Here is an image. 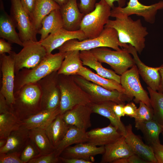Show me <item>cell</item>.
Masks as SVG:
<instances>
[{"label":"cell","mask_w":163,"mask_h":163,"mask_svg":"<svg viewBox=\"0 0 163 163\" xmlns=\"http://www.w3.org/2000/svg\"><path fill=\"white\" fill-rule=\"evenodd\" d=\"M36 0H20L21 4L30 17L33 11Z\"/></svg>","instance_id":"obj_45"},{"label":"cell","mask_w":163,"mask_h":163,"mask_svg":"<svg viewBox=\"0 0 163 163\" xmlns=\"http://www.w3.org/2000/svg\"><path fill=\"white\" fill-rule=\"evenodd\" d=\"M60 162L64 163H92L93 161L77 158H66L59 156Z\"/></svg>","instance_id":"obj_48"},{"label":"cell","mask_w":163,"mask_h":163,"mask_svg":"<svg viewBox=\"0 0 163 163\" xmlns=\"http://www.w3.org/2000/svg\"><path fill=\"white\" fill-rule=\"evenodd\" d=\"M87 39L84 33L80 29L72 31L62 28L50 34L43 40L39 41L45 48L47 53L50 54L53 50L57 49L69 40L76 39L82 41Z\"/></svg>","instance_id":"obj_15"},{"label":"cell","mask_w":163,"mask_h":163,"mask_svg":"<svg viewBox=\"0 0 163 163\" xmlns=\"http://www.w3.org/2000/svg\"><path fill=\"white\" fill-rule=\"evenodd\" d=\"M12 112L23 121L42 110V92L37 82L26 84L14 93Z\"/></svg>","instance_id":"obj_2"},{"label":"cell","mask_w":163,"mask_h":163,"mask_svg":"<svg viewBox=\"0 0 163 163\" xmlns=\"http://www.w3.org/2000/svg\"><path fill=\"white\" fill-rule=\"evenodd\" d=\"M9 113H12L11 105L7 103L5 97L0 93V114Z\"/></svg>","instance_id":"obj_46"},{"label":"cell","mask_w":163,"mask_h":163,"mask_svg":"<svg viewBox=\"0 0 163 163\" xmlns=\"http://www.w3.org/2000/svg\"><path fill=\"white\" fill-rule=\"evenodd\" d=\"M77 0H67L60 6V12L63 23V28L69 31L80 29V25L85 15L81 12Z\"/></svg>","instance_id":"obj_18"},{"label":"cell","mask_w":163,"mask_h":163,"mask_svg":"<svg viewBox=\"0 0 163 163\" xmlns=\"http://www.w3.org/2000/svg\"><path fill=\"white\" fill-rule=\"evenodd\" d=\"M23 48L18 53L12 51L14 60L15 74L23 68L31 69L38 65L47 54L39 41L23 43Z\"/></svg>","instance_id":"obj_9"},{"label":"cell","mask_w":163,"mask_h":163,"mask_svg":"<svg viewBox=\"0 0 163 163\" xmlns=\"http://www.w3.org/2000/svg\"><path fill=\"white\" fill-rule=\"evenodd\" d=\"M150 95L152 107L154 113V119L163 126V93L147 87Z\"/></svg>","instance_id":"obj_37"},{"label":"cell","mask_w":163,"mask_h":163,"mask_svg":"<svg viewBox=\"0 0 163 163\" xmlns=\"http://www.w3.org/2000/svg\"><path fill=\"white\" fill-rule=\"evenodd\" d=\"M159 72L161 79L158 92L163 93V64L159 66Z\"/></svg>","instance_id":"obj_52"},{"label":"cell","mask_w":163,"mask_h":163,"mask_svg":"<svg viewBox=\"0 0 163 163\" xmlns=\"http://www.w3.org/2000/svg\"><path fill=\"white\" fill-rule=\"evenodd\" d=\"M126 127L125 141L133 153L150 163H158L152 146L145 144L133 133L131 124Z\"/></svg>","instance_id":"obj_19"},{"label":"cell","mask_w":163,"mask_h":163,"mask_svg":"<svg viewBox=\"0 0 163 163\" xmlns=\"http://www.w3.org/2000/svg\"><path fill=\"white\" fill-rule=\"evenodd\" d=\"M11 43L6 42L4 39H0V54L7 53L10 54L11 52Z\"/></svg>","instance_id":"obj_47"},{"label":"cell","mask_w":163,"mask_h":163,"mask_svg":"<svg viewBox=\"0 0 163 163\" xmlns=\"http://www.w3.org/2000/svg\"><path fill=\"white\" fill-rule=\"evenodd\" d=\"M29 138L36 147L39 153V156L49 154L55 150L44 129L35 128L30 129Z\"/></svg>","instance_id":"obj_35"},{"label":"cell","mask_w":163,"mask_h":163,"mask_svg":"<svg viewBox=\"0 0 163 163\" xmlns=\"http://www.w3.org/2000/svg\"><path fill=\"white\" fill-rule=\"evenodd\" d=\"M92 110L88 105H76L62 114L63 118L69 125L75 126L86 131L91 126V115Z\"/></svg>","instance_id":"obj_16"},{"label":"cell","mask_w":163,"mask_h":163,"mask_svg":"<svg viewBox=\"0 0 163 163\" xmlns=\"http://www.w3.org/2000/svg\"><path fill=\"white\" fill-rule=\"evenodd\" d=\"M126 159L127 163H150L135 154L127 158Z\"/></svg>","instance_id":"obj_50"},{"label":"cell","mask_w":163,"mask_h":163,"mask_svg":"<svg viewBox=\"0 0 163 163\" xmlns=\"http://www.w3.org/2000/svg\"><path fill=\"white\" fill-rule=\"evenodd\" d=\"M60 6L63 4L67 0H54Z\"/></svg>","instance_id":"obj_54"},{"label":"cell","mask_w":163,"mask_h":163,"mask_svg":"<svg viewBox=\"0 0 163 163\" xmlns=\"http://www.w3.org/2000/svg\"><path fill=\"white\" fill-rule=\"evenodd\" d=\"M80 57L83 66L93 69L103 77L114 80L120 84V76L114 71L104 68L90 50L81 51Z\"/></svg>","instance_id":"obj_26"},{"label":"cell","mask_w":163,"mask_h":163,"mask_svg":"<svg viewBox=\"0 0 163 163\" xmlns=\"http://www.w3.org/2000/svg\"><path fill=\"white\" fill-rule=\"evenodd\" d=\"M21 153L0 154V163H23L20 158Z\"/></svg>","instance_id":"obj_41"},{"label":"cell","mask_w":163,"mask_h":163,"mask_svg":"<svg viewBox=\"0 0 163 163\" xmlns=\"http://www.w3.org/2000/svg\"><path fill=\"white\" fill-rule=\"evenodd\" d=\"M10 16L18 31L23 43L30 41H37L35 29L30 17L23 7L20 0H11Z\"/></svg>","instance_id":"obj_11"},{"label":"cell","mask_w":163,"mask_h":163,"mask_svg":"<svg viewBox=\"0 0 163 163\" xmlns=\"http://www.w3.org/2000/svg\"><path fill=\"white\" fill-rule=\"evenodd\" d=\"M58 71L54 72L37 82L42 92V110L59 107L61 92L58 84Z\"/></svg>","instance_id":"obj_12"},{"label":"cell","mask_w":163,"mask_h":163,"mask_svg":"<svg viewBox=\"0 0 163 163\" xmlns=\"http://www.w3.org/2000/svg\"><path fill=\"white\" fill-rule=\"evenodd\" d=\"M59 157L55 151L47 155L37 157L30 160L28 163H57L60 162Z\"/></svg>","instance_id":"obj_40"},{"label":"cell","mask_w":163,"mask_h":163,"mask_svg":"<svg viewBox=\"0 0 163 163\" xmlns=\"http://www.w3.org/2000/svg\"><path fill=\"white\" fill-rule=\"evenodd\" d=\"M29 132L23 125L12 132L7 139L5 145L0 148V154L21 152L29 139Z\"/></svg>","instance_id":"obj_24"},{"label":"cell","mask_w":163,"mask_h":163,"mask_svg":"<svg viewBox=\"0 0 163 163\" xmlns=\"http://www.w3.org/2000/svg\"><path fill=\"white\" fill-rule=\"evenodd\" d=\"M120 84L125 90L126 94L132 99L134 97V101L136 103L142 101L152 107L148 93L140 83L139 74L135 64L120 75Z\"/></svg>","instance_id":"obj_13"},{"label":"cell","mask_w":163,"mask_h":163,"mask_svg":"<svg viewBox=\"0 0 163 163\" xmlns=\"http://www.w3.org/2000/svg\"><path fill=\"white\" fill-rule=\"evenodd\" d=\"M111 8L114 7V2H117L118 3V6L123 7L125 5L126 0H104Z\"/></svg>","instance_id":"obj_51"},{"label":"cell","mask_w":163,"mask_h":163,"mask_svg":"<svg viewBox=\"0 0 163 163\" xmlns=\"http://www.w3.org/2000/svg\"><path fill=\"white\" fill-rule=\"evenodd\" d=\"M7 139H0V148L4 146L6 144Z\"/></svg>","instance_id":"obj_53"},{"label":"cell","mask_w":163,"mask_h":163,"mask_svg":"<svg viewBox=\"0 0 163 163\" xmlns=\"http://www.w3.org/2000/svg\"><path fill=\"white\" fill-rule=\"evenodd\" d=\"M69 126L64 121L62 114H59L45 129L51 143L55 148L65 136Z\"/></svg>","instance_id":"obj_33"},{"label":"cell","mask_w":163,"mask_h":163,"mask_svg":"<svg viewBox=\"0 0 163 163\" xmlns=\"http://www.w3.org/2000/svg\"><path fill=\"white\" fill-rule=\"evenodd\" d=\"M128 44L121 43L119 41L117 31L111 27H104L96 37L87 39L82 41L76 39L69 40L57 49L59 52H66L73 50H90L100 47L111 48L114 50H120L122 48H126Z\"/></svg>","instance_id":"obj_4"},{"label":"cell","mask_w":163,"mask_h":163,"mask_svg":"<svg viewBox=\"0 0 163 163\" xmlns=\"http://www.w3.org/2000/svg\"><path fill=\"white\" fill-rule=\"evenodd\" d=\"M22 125L23 121L14 113L0 114V139H7L12 132Z\"/></svg>","instance_id":"obj_36"},{"label":"cell","mask_w":163,"mask_h":163,"mask_svg":"<svg viewBox=\"0 0 163 163\" xmlns=\"http://www.w3.org/2000/svg\"><path fill=\"white\" fill-rule=\"evenodd\" d=\"M60 113L59 107L42 110L23 121V125L29 130L35 128L45 129Z\"/></svg>","instance_id":"obj_27"},{"label":"cell","mask_w":163,"mask_h":163,"mask_svg":"<svg viewBox=\"0 0 163 163\" xmlns=\"http://www.w3.org/2000/svg\"><path fill=\"white\" fill-rule=\"evenodd\" d=\"M162 135H163V131L162 132Z\"/></svg>","instance_id":"obj_55"},{"label":"cell","mask_w":163,"mask_h":163,"mask_svg":"<svg viewBox=\"0 0 163 163\" xmlns=\"http://www.w3.org/2000/svg\"><path fill=\"white\" fill-rule=\"evenodd\" d=\"M41 27L38 32L42 41L50 34L63 28V23L59 9L54 10L46 16L42 20Z\"/></svg>","instance_id":"obj_29"},{"label":"cell","mask_w":163,"mask_h":163,"mask_svg":"<svg viewBox=\"0 0 163 163\" xmlns=\"http://www.w3.org/2000/svg\"><path fill=\"white\" fill-rule=\"evenodd\" d=\"M76 83L89 95L91 103H97L111 101L117 104H125L132 99L117 90H109L89 81L78 75H73Z\"/></svg>","instance_id":"obj_7"},{"label":"cell","mask_w":163,"mask_h":163,"mask_svg":"<svg viewBox=\"0 0 163 163\" xmlns=\"http://www.w3.org/2000/svg\"><path fill=\"white\" fill-rule=\"evenodd\" d=\"M77 75L108 90H117L126 94L125 90L120 83L114 80L103 77L83 66Z\"/></svg>","instance_id":"obj_31"},{"label":"cell","mask_w":163,"mask_h":163,"mask_svg":"<svg viewBox=\"0 0 163 163\" xmlns=\"http://www.w3.org/2000/svg\"><path fill=\"white\" fill-rule=\"evenodd\" d=\"M58 84L61 92L60 114L76 105L91 103L89 95L75 82L73 75L58 74Z\"/></svg>","instance_id":"obj_5"},{"label":"cell","mask_w":163,"mask_h":163,"mask_svg":"<svg viewBox=\"0 0 163 163\" xmlns=\"http://www.w3.org/2000/svg\"><path fill=\"white\" fill-rule=\"evenodd\" d=\"M12 51L8 55H6L5 53L0 55L1 69L2 74L0 93L5 97L7 103L10 105L14 104L15 101L14 60Z\"/></svg>","instance_id":"obj_14"},{"label":"cell","mask_w":163,"mask_h":163,"mask_svg":"<svg viewBox=\"0 0 163 163\" xmlns=\"http://www.w3.org/2000/svg\"><path fill=\"white\" fill-rule=\"evenodd\" d=\"M80 51L75 50L66 52L65 58L58 71V74L77 75L83 66L80 57Z\"/></svg>","instance_id":"obj_34"},{"label":"cell","mask_w":163,"mask_h":163,"mask_svg":"<svg viewBox=\"0 0 163 163\" xmlns=\"http://www.w3.org/2000/svg\"><path fill=\"white\" fill-rule=\"evenodd\" d=\"M135 126L140 130L149 145L160 143V133L163 131V126L154 119L145 121H135Z\"/></svg>","instance_id":"obj_32"},{"label":"cell","mask_w":163,"mask_h":163,"mask_svg":"<svg viewBox=\"0 0 163 163\" xmlns=\"http://www.w3.org/2000/svg\"><path fill=\"white\" fill-rule=\"evenodd\" d=\"M137 108L133 102H129L124 105L123 109L125 115L134 118L136 115Z\"/></svg>","instance_id":"obj_44"},{"label":"cell","mask_w":163,"mask_h":163,"mask_svg":"<svg viewBox=\"0 0 163 163\" xmlns=\"http://www.w3.org/2000/svg\"><path fill=\"white\" fill-rule=\"evenodd\" d=\"M78 6L81 13L85 15L93 11L97 0H80Z\"/></svg>","instance_id":"obj_42"},{"label":"cell","mask_w":163,"mask_h":163,"mask_svg":"<svg viewBox=\"0 0 163 163\" xmlns=\"http://www.w3.org/2000/svg\"><path fill=\"white\" fill-rule=\"evenodd\" d=\"M39 155V153L36 147L29 139L21 153V160L23 163H28L30 160Z\"/></svg>","instance_id":"obj_38"},{"label":"cell","mask_w":163,"mask_h":163,"mask_svg":"<svg viewBox=\"0 0 163 163\" xmlns=\"http://www.w3.org/2000/svg\"><path fill=\"white\" fill-rule=\"evenodd\" d=\"M105 152L103 154L101 163H112L118 159L128 158L134 154L126 142L125 136L104 146Z\"/></svg>","instance_id":"obj_22"},{"label":"cell","mask_w":163,"mask_h":163,"mask_svg":"<svg viewBox=\"0 0 163 163\" xmlns=\"http://www.w3.org/2000/svg\"><path fill=\"white\" fill-rule=\"evenodd\" d=\"M114 103L112 101H107L97 103H91L89 105L92 113L99 114L108 119L110 123L122 135L125 136L126 134V127L117 117L113 110Z\"/></svg>","instance_id":"obj_25"},{"label":"cell","mask_w":163,"mask_h":163,"mask_svg":"<svg viewBox=\"0 0 163 163\" xmlns=\"http://www.w3.org/2000/svg\"><path fill=\"white\" fill-rule=\"evenodd\" d=\"M126 48L128 52L132 55L139 74L143 80L148 87L155 91H158L161 79L159 67H151L145 64L139 59L135 48L131 45L128 44Z\"/></svg>","instance_id":"obj_17"},{"label":"cell","mask_w":163,"mask_h":163,"mask_svg":"<svg viewBox=\"0 0 163 163\" xmlns=\"http://www.w3.org/2000/svg\"><path fill=\"white\" fill-rule=\"evenodd\" d=\"M109 20L104 27H111L117 31L119 41L133 46L141 54L145 47V37L149 34L140 19L134 20L130 17Z\"/></svg>","instance_id":"obj_1"},{"label":"cell","mask_w":163,"mask_h":163,"mask_svg":"<svg viewBox=\"0 0 163 163\" xmlns=\"http://www.w3.org/2000/svg\"><path fill=\"white\" fill-rule=\"evenodd\" d=\"M0 37L7 40L10 43L23 46V43L16 31L15 23L10 15L5 11L3 3L0 1Z\"/></svg>","instance_id":"obj_23"},{"label":"cell","mask_w":163,"mask_h":163,"mask_svg":"<svg viewBox=\"0 0 163 163\" xmlns=\"http://www.w3.org/2000/svg\"><path fill=\"white\" fill-rule=\"evenodd\" d=\"M139 107L137 108L136 114L134 118L135 121H145L154 119V113L152 107L145 103L139 102Z\"/></svg>","instance_id":"obj_39"},{"label":"cell","mask_w":163,"mask_h":163,"mask_svg":"<svg viewBox=\"0 0 163 163\" xmlns=\"http://www.w3.org/2000/svg\"><path fill=\"white\" fill-rule=\"evenodd\" d=\"M163 9V1L149 5H144L138 0H129L125 7H114L111 9L110 17L115 18L129 17L133 14L141 16L146 22L154 24L158 10Z\"/></svg>","instance_id":"obj_10"},{"label":"cell","mask_w":163,"mask_h":163,"mask_svg":"<svg viewBox=\"0 0 163 163\" xmlns=\"http://www.w3.org/2000/svg\"><path fill=\"white\" fill-rule=\"evenodd\" d=\"M60 7L54 0H36L30 18L37 33L41 27L43 19L52 11L59 9Z\"/></svg>","instance_id":"obj_30"},{"label":"cell","mask_w":163,"mask_h":163,"mask_svg":"<svg viewBox=\"0 0 163 163\" xmlns=\"http://www.w3.org/2000/svg\"><path fill=\"white\" fill-rule=\"evenodd\" d=\"M86 132L75 126L69 125L65 136L55 148L56 155L59 157L66 148L71 145L87 142L88 138Z\"/></svg>","instance_id":"obj_28"},{"label":"cell","mask_w":163,"mask_h":163,"mask_svg":"<svg viewBox=\"0 0 163 163\" xmlns=\"http://www.w3.org/2000/svg\"><path fill=\"white\" fill-rule=\"evenodd\" d=\"M151 146L153 148L158 163H163V145L159 143Z\"/></svg>","instance_id":"obj_43"},{"label":"cell","mask_w":163,"mask_h":163,"mask_svg":"<svg viewBox=\"0 0 163 163\" xmlns=\"http://www.w3.org/2000/svg\"><path fill=\"white\" fill-rule=\"evenodd\" d=\"M111 9L104 0H100L93 11L84 15L79 29L87 39L96 37L101 33L109 20Z\"/></svg>","instance_id":"obj_6"},{"label":"cell","mask_w":163,"mask_h":163,"mask_svg":"<svg viewBox=\"0 0 163 163\" xmlns=\"http://www.w3.org/2000/svg\"><path fill=\"white\" fill-rule=\"evenodd\" d=\"M125 104H117L115 102L113 106V110L117 117L120 119L121 117L125 115L123 111V107Z\"/></svg>","instance_id":"obj_49"},{"label":"cell","mask_w":163,"mask_h":163,"mask_svg":"<svg viewBox=\"0 0 163 163\" xmlns=\"http://www.w3.org/2000/svg\"><path fill=\"white\" fill-rule=\"evenodd\" d=\"M104 152V146L98 147L86 142L68 147L59 156L66 158H77L91 161L90 159L93 156L103 155Z\"/></svg>","instance_id":"obj_21"},{"label":"cell","mask_w":163,"mask_h":163,"mask_svg":"<svg viewBox=\"0 0 163 163\" xmlns=\"http://www.w3.org/2000/svg\"><path fill=\"white\" fill-rule=\"evenodd\" d=\"M90 50L99 61L108 64L118 75H121L135 64L126 48L113 50L103 47Z\"/></svg>","instance_id":"obj_8"},{"label":"cell","mask_w":163,"mask_h":163,"mask_svg":"<svg viewBox=\"0 0 163 163\" xmlns=\"http://www.w3.org/2000/svg\"><path fill=\"white\" fill-rule=\"evenodd\" d=\"M66 52L47 54L38 65L31 69L23 68L15 74L14 93L24 85L35 83L51 73L58 71Z\"/></svg>","instance_id":"obj_3"},{"label":"cell","mask_w":163,"mask_h":163,"mask_svg":"<svg viewBox=\"0 0 163 163\" xmlns=\"http://www.w3.org/2000/svg\"><path fill=\"white\" fill-rule=\"evenodd\" d=\"M88 142L96 146H105L115 141L122 135L110 123L107 126L87 132Z\"/></svg>","instance_id":"obj_20"}]
</instances>
